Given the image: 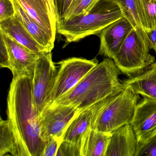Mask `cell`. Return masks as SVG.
<instances>
[{"instance_id":"cell-1","label":"cell","mask_w":156,"mask_h":156,"mask_svg":"<svg viewBox=\"0 0 156 156\" xmlns=\"http://www.w3.org/2000/svg\"><path fill=\"white\" fill-rule=\"evenodd\" d=\"M33 77H13L8 94V120L16 137L20 156H42L40 115L33 95Z\"/></svg>"},{"instance_id":"cell-2","label":"cell","mask_w":156,"mask_h":156,"mask_svg":"<svg viewBox=\"0 0 156 156\" xmlns=\"http://www.w3.org/2000/svg\"><path fill=\"white\" fill-rule=\"evenodd\" d=\"M121 74L112 59L105 58L73 89L53 105H72L79 111L88 108L125 89L122 81L119 78Z\"/></svg>"},{"instance_id":"cell-3","label":"cell","mask_w":156,"mask_h":156,"mask_svg":"<svg viewBox=\"0 0 156 156\" xmlns=\"http://www.w3.org/2000/svg\"><path fill=\"white\" fill-rule=\"evenodd\" d=\"M123 17L116 3L111 0H98L83 14L57 22V32L65 38L67 43L76 42L90 35H98Z\"/></svg>"},{"instance_id":"cell-4","label":"cell","mask_w":156,"mask_h":156,"mask_svg":"<svg viewBox=\"0 0 156 156\" xmlns=\"http://www.w3.org/2000/svg\"><path fill=\"white\" fill-rule=\"evenodd\" d=\"M139 99V95L126 88L95 104L92 129L111 133L121 126L131 124Z\"/></svg>"},{"instance_id":"cell-5","label":"cell","mask_w":156,"mask_h":156,"mask_svg":"<svg viewBox=\"0 0 156 156\" xmlns=\"http://www.w3.org/2000/svg\"><path fill=\"white\" fill-rule=\"evenodd\" d=\"M149 51L144 30L133 29L113 60L122 73L131 77L143 72L155 62Z\"/></svg>"},{"instance_id":"cell-6","label":"cell","mask_w":156,"mask_h":156,"mask_svg":"<svg viewBox=\"0 0 156 156\" xmlns=\"http://www.w3.org/2000/svg\"><path fill=\"white\" fill-rule=\"evenodd\" d=\"M57 64L59 65V68L47 107L51 105L67 94L98 64V62L96 58L87 60L73 57L62 60Z\"/></svg>"},{"instance_id":"cell-7","label":"cell","mask_w":156,"mask_h":156,"mask_svg":"<svg viewBox=\"0 0 156 156\" xmlns=\"http://www.w3.org/2000/svg\"><path fill=\"white\" fill-rule=\"evenodd\" d=\"M57 72L51 52L41 53L36 62L32 80L34 104L40 114L50 102Z\"/></svg>"},{"instance_id":"cell-8","label":"cell","mask_w":156,"mask_h":156,"mask_svg":"<svg viewBox=\"0 0 156 156\" xmlns=\"http://www.w3.org/2000/svg\"><path fill=\"white\" fill-rule=\"evenodd\" d=\"M80 111L69 105H53L40 114V126L42 139L46 142L52 137L62 138L71 121Z\"/></svg>"},{"instance_id":"cell-9","label":"cell","mask_w":156,"mask_h":156,"mask_svg":"<svg viewBox=\"0 0 156 156\" xmlns=\"http://www.w3.org/2000/svg\"><path fill=\"white\" fill-rule=\"evenodd\" d=\"M2 34L9 55L10 70L13 77H33L36 62L40 54L34 52L11 38Z\"/></svg>"},{"instance_id":"cell-10","label":"cell","mask_w":156,"mask_h":156,"mask_svg":"<svg viewBox=\"0 0 156 156\" xmlns=\"http://www.w3.org/2000/svg\"><path fill=\"white\" fill-rule=\"evenodd\" d=\"M131 124L137 144H143L156 135V100L147 98L139 100Z\"/></svg>"},{"instance_id":"cell-11","label":"cell","mask_w":156,"mask_h":156,"mask_svg":"<svg viewBox=\"0 0 156 156\" xmlns=\"http://www.w3.org/2000/svg\"><path fill=\"white\" fill-rule=\"evenodd\" d=\"M133 29L124 17L108 25L98 35L100 39L98 55L113 59Z\"/></svg>"},{"instance_id":"cell-12","label":"cell","mask_w":156,"mask_h":156,"mask_svg":"<svg viewBox=\"0 0 156 156\" xmlns=\"http://www.w3.org/2000/svg\"><path fill=\"white\" fill-rule=\"evenodd\" d=\"M17 1L55 41L57 19L54 0H17Z\"/></svg>"},{"instance_id":"cell-13","label":"cell","mask_w":156,"mask_h":156,"mask_svg":"<svg viewBox=\"0 0 156 156\" xmlns=\"http://www.w3.org/2000/svg\"><path fill=\"white\" fill-rule=\"evenodd\" d=\"M137 140L131 124H126L111 133L105 156H135Z\"/></svg>"},{"instance_id":"cell-14","label":"cell","mask_w":156,"mask_h":156,"mask_svg":"<svg viewBox=\"0 0 156 156\" xmlns=\"http://www.w3.org/2000/svg\"><path fill=\"white\" fill-rule=\"evenodd\" d=\"M122 82L124 88L143 98L156 100V61L143 72Z\"/></svg>"},{"instance_id":"cell-15","label":"cell","mask_w":156,"mask_h":156,"mask_svg":"<svg viewBox=\"0 0 156 156\" xmlns=\"http://www.w3.org/2000/svg\"><path fill=\"white\" fill-rule=\"evenodd\" d=\"M0 31L34 52H47L39 44L15 16L0 22Z\"/></svg>"},{"instance_id":"cell-16","label":"cell","mask_w":156,"mask_h":156,"mask_svg":"<svg viewBox=\"0 0 156 156\" xmlns=\"http://www.w3.org/2000/svg\"><path fill=\"white\" fill-rule=\"evenodd\" d=\"M94 120L93 106L80 111L67 127L63 136V140L82 143L84 137L92 129Z\"/></svg>"},{"instance_id":"cell-17","label":"cell","mask_w":156,"mask_h":156,"mask_svg":"<svg viewBox=\"0 0 156 156\" xmlns=\"http://www.w3.org/2000/svg\"><path fill=\"white\" fill-rule=\"evenodd\" d=\"M12 1L15 9V15L17 19L39 44L47 52H51L54 47L55 41L40 24L24 10L17 0Z\"/></svg>"},{"instance_id":"cell-18","label":"cell","mask_w":156,"mask_h":156,"mask_svg":"<svg viewBox=\"0 0 156 156\" xmlns=\"http://www.w3.org/2000/svg\"><path fill=\"white\" fill-rule=\"evenodd\" d=\"M111 133L91 129L82 142V156H105Z\"/></svg>"},{"instance_id":"cell-19","label":"cell","mask_w":156,"mask_h":156,"mask_svg":"<svg viewBox=\"0 0 156 156\" xmlns=\"http://www.w3.org/2000/svg\"><path fill=\"white\" fill-rule=\"evenodd\" d=\"M0 155L10 153L15 156H20L18 141L8 119L0 122Z\"/></svg>"},{"instance_id":"cell-20","label":"cell","mask_w":156,"mask_h":156,"mask_svg":"<svg viewBox=\"0 0 156 156\" xmlns=\"http://www.w3.org/2000/svg\"><path fill=\"white\" fill-rule=\"evenodd\" d=\"M111 1L118 5L122 11L124 17L130 23L134 29L143 30L142 14L138 0Z\"/></svg>"},{"instance_id":"cell-21","label":"cell","mask_w":156,"mask_h":156,"mask_svg":"<svg viewBox=\"0 0 156 156\" xmlns=\"http://www.w3.org/2000/svg\"><path fill=\"white\" fill-rule=\"evenodd\" d=\"M142 17L144 30L156 28V0H138Z\"/></svg>"},{"instance_id":"cell-22","label":"cell","mask_w":156,"mask_h":156,"mask_svg":"<svg viewBox=\"0 0 156 156\" xmlns=\"http://www.w3.org/2000/svg\"><path fill=\"white\" fill-rule=\"evenodd\" d=\"M98 1V0H73L63 20H70L83 14Z\"/></svg>"},{"instance_id":"cell-23","label":"cell","mask_w":156,"mask_h":156,"mask_svg":"<svg viewBox=\"0 0 156 156\" xmlns=\"http://www.w3.org/2000/svg\"><path fill=\"white\" fill-rule=\"evenodd\" d=\"M56 156H82V143L62 140Z\"/></svg>"},{"instance_id":"cell-24","label":"cell","mask_w":156,"mask_h":156,"mask_svg":"<svg viewBox=\"0 0 156 156\" xmlns=\"http://www.w3.org/2000/svg\"><path fill=\"white\" fill-rule=\"evenodd\" d=\"M156 156V134L143 144H137L135 156Z\"/></svg>"},{"instance_id":"cell-25","label":"cell","mask_w":156,"mask_h":156,"mask_svg":"<svg viewBox=\"0 0 156 156\" xmlns=\"http://www.w3.org/2000/svg\"><path fill=\"white\" fill-rule=\"evenodd\" d=\"M15 11L12 0H0V22L15 16Z\"/></svg>"},{"instance_id":"cell-26","label":"cell","mask_w":156,"mask_h":156,"mask_svg":"<svg viewBox=\"0 0 156 156\" xmlns=\"http://www.w3.org/2000/svg\"><path fill=\"white\" fill-rule=\"evenodd\" d=\"M62 138L52 137L45 142L42 156H56Z\"/></svg>"},{"instance_id":"cell-27","label":"cell","mask_w":156,"mask_h":156,"mask_svg":"<svg viewBox=\"0 0 156 156\" xmlns=\"http://www.w3.org/2000/svg\"><path fill=\"white\" fill-rule=\"evenodd\" d=\"M0 66L1 68L11 69L9 55L8 47L2 36L0 32Z\"/></svg>"},{"instance_id":"cell-28","label":"cell","mask_w":156,"mask_h":156,"mask_svg":"<svg viewBox=\"0 0 156 156\" xmlns=\"http://www.w3.org/2000/svg\"><path fill=\"white\" fill-rule=\"evenodd\" d=\"M73 0H54L57 22L63 20Z\"/></svg>"},{"instance_id":"cell-29","label":"cell","mask_w":156,"mask_h":156,"mask_svg":"<svg viewBox=\"0 0 156 156\" xmlns=\"http://www.w3.org/2000/svg\"><path fill=\"white\" fill-rule=\"evenodd\" d=\"M144 36L150 50L156 53V28L150 30H144Z\"/></svg>"},{"instance_id":"cell-30","label":"cell","mask_w":156,"mask_h":156,"mask_svg":"<svg viewBox=\"0 0 156 156\" xmlns=\"http://www.w3.org/2000/svg\"></svg>"}]
</instances>
